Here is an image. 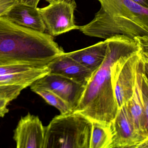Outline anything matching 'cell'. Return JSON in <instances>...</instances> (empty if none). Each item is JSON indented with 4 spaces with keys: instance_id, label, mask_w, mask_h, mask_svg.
I'll return each instance as SVG.
<instances>
[{
    "instance_id": "6da1fadb",
    "label": "cell",
    "mask_w": 148,
    "mask_h": 148,
    "mask_svg": "<svg viewBox=\"0 0 148 148\" xmlns=\"http://www.w3.org/2000/svg\"><path fill=\"white\" fill-rule=\"evenodd\" d=\"M105 58L85 86L81 100L73 112H79L91 121L110 127L118 110L115 95L118 75L126 60L139 51L135 38L116 35L106 39Z\"/></svg>"
},
{
    "instance_id": "7a4b0ae2",
    "label": "cell",
    "mask_w": 148,
    "mask_h": 148,
    "mask_svg": "<svg viewBox=\"0 0 148 148\" xmlns=\"http://www.w3.org/2000/svg\"><path fill=\"white\" fill-rule=\"evenodd\" d=\"M64 53L48 34L0 17V63L47 65Z\"/></svg>"
},
{
    "instance_id": "3957f363",
    "label": "cell",
    "mask_w": 148,
    "mask_h": 148,
    "mask_svg": "<svg viewBox=\"0 0 148 148\" xmlns=\"http://www.w3.org/2000/svg\"><path fill=\"white\" fill-rule=\"evenodd\" d=\"M92 122L79 112L56 116L45 127L43 148H90Z\"/></svg>"
},
{
    "instance_id": "277c9868",
    "label": "cell",
    "mask_w": 148,
    "mask_h": 148,
    "mask_svg": "<svg viewBox=\"0 0 148 148\" xmlns=\"http://www.w3.org/2000/svg\"><path fill=\"white\" fill-rule=\"evenodd\" d=\"M79 30L86 36L105 40L119 35L134 38L148 36V21L128 16H112L99 9L92 21L79 26Z\"/></svg>"
},
{
    "instance_id": "5b68a950",
    "label": "cell",
    "mask_w": 148,
    "mask_h": 148,
    "mask_svg": "<svg viewBox=\"0 0 148 148\" xmlns=\"http://www.w3.org/2000/svg\"><path fill=\"white\" fill-rule=\"evenodd\" d=\"M49 73L47 65L0 63V98L11 102L24 89Z\"/></svg>"
},
{
    "instance_id": "8992f818",
    "label": "cell",
    "mask_w": 148,
    "mask_h": 148,
    "mask_svg": "<svg viewBox=\"0 0 148 148\" xmlns=\"http://www.w3.org/2000/svg\"><path fill=\"white\" fill-rule=\"evenodd\" d=\"M77 7L75 0H58L47 6L38 8L48 34L53 37L79 30L74 21V12Z\"/></svg>"
},
{
    "instance_id": "52a82bcc",
    "label": "cell",
    "mask_w": 148,
    "mask_h": 148,
    "mask_svg": "<svg viewBox=\"0 0 148 148\" xmlns=\"http://www.w3.org/2000/svg\"><path fill=\"white\" fill-rule=\"evenodd\" d=\"M110 127L112 138L109 148H148V141L138 133L125 104L118 109Z\"/></svg>"
},
{
    "instance_id": "ba28073f",
    "label": "cell",
    "mask_w": 148,
    "mask_h": 148,
    "mask_svg": "<svg viewBox=\"0 0 148 148\" xmlns=\"http://www.w3.org/2000/svg\"><path fill=\"white\" fill-rule=\"evenodd\" d=\"M31 85L51 91L66 102L73 112L78 106L85 88L84 86L70 79L51 73L34 81Z\"/></svg>"
},
{
    "instance_id": "9c48e42d",
    "label": "cell",
    "mask_w": 148,
    "mask_h": 148,
    "mask_svg": "<svg viewBox=\"0 0 148 148\" xmlns=\"http://www.w3.org/2000/svg\"><path fill=\"white\" fill-rule=\"evenodd\" d=\"M45 126L39 118L28 113L21 118L14 131L17 148H43Z\"/></svg>"
},
{
    "instance_id": "30bf717a",
    "label": "cell",
    "mask_w": 148,
    "mask_h": 148,
    "mask_svg": "<svg viewBox=\"0 0 148 148\" xmlns=\"http://www.w3.org/2000/svg\"><path fill=\"white\" fill-rule=\"evenodd\" d=\"M141 58L138 52L129 58L122 66L115 84V95L118 109L129 101L134 93L136 75L138 62Z\"/></svg>"
},
{
    "instance_id": "8fae6325",
    "label": "cell",
    "mask_w": 148,
    "mask_h": 148,
    "mask_svg": "<svg viewBox=\"0 0 148 148\" xmlns=\"http://www.w3.org/2000/svg\"><path fill=\"white\" fill-rule=\"evenodd\" d=\"M125 105L138 133L148 141V89L140 88L136 80L132 97Z\"/></svg>"
},
{
    "instance_id": "7c38bea8",
    "label": "cell",
    "mask_w": 148,
    "mask_h": 148,
    "mask_svg": "<svg viewBox=\"0 0 148 148\" xmlns=\"http://www.w3.org/2000/svg\"><path fill=\"white\" fill-rule=\"evenodd\" d=\"M47 66L50 73L64 76L84 86L94 73L69 57L66 53L55 58Z\"/></svg>"
},
{
    "instance_id": "4fadbf2b",
    "label": "cell",
    "mask_w": 148,
    "mask_h": 148,
    "mask_svg": "<svg viewBox=\"0 0 148 148\" xmlns=\"http://www.w3.org/2000/svg\"><path fill=\"white\" fill-rule=\"evenodd\" d=\"M3 16L21 26L41 32H45L46 31L38 8L32 7L19 3Z\"/></svg>"
},
{
    "instance_id": "5bb4252c",
    "label": "cell",
    "mask_w": 148,
    "mask_h": 148,
    "mask_svg": "<svg viewBox=\"0 0 148 148\" xmlns=\"http://www.w3.org/2000/svg\"><path fill=\"white\" fill-rule=\"evenodd\" d=\"M100 9L112 16H125L148 21V8L131 0H97Z\"/></svg>"
},
{
    "instance_id": "9a60e30c",
    "label": "cell",
    "mask_w": 148,
    "mask_h": 148,
    "mask_svg": "<svg viewBox=\"0 0 148 148\" xmlns=\"http://www.w3.org/2000/svg\"><path fill=\"white\" fill-rule=\"evenodd\" d=\"M106 40L81 50L66 54L89 70L94 72L102 64L107 49Z\"/></svg>"
},
{
    "instance_id": "2e32d148",
    "label": "cell",
    "mask_w": 148,
    "mask_h": 148,
    "mask_svg": "<svg viewBox=\"0 0 148 148\" xmlns=\"http://www.w3.org/2000/svg\"><path fill=\"white\" fill-rule=\"evenodd\" d=\"M92 122L90 148H109L112 138L110 127L98 122Z\"/></svg>"
},
{
    "instance_id": "e0dca14e",
    "label": "cell",
    "mask_w": 148,
    "mask_h": 148,
    "mask_svg": "<svg viewBox=\"0 0 148 148\" xmlns=\"http://www.w3.org/2000/svg\"><path fill=\"white\" fill-rule=\"evenodd\" d=\"M30 86L33 92L43 98L49 104L56 107L61 114H68L72 112L71 108L68 104L51 91L32 85Z\"/></svg>"
},
{
    "instance_id": "ac0fdd59",
    "label": "cell",
    "mask_w": 148,
    "mask_h": 148,
    "mask_svg": "<svg viewBox=\"0 0 148 148\" xmlns=\"http://www.w3.org/2000/svg\"><path fill=\"white\" fill-rule=\"evenodd\" d=\"M19 3V0H0V17L5 15Z\"/></svg>"
},
{
    "instance_id": "d6986e66",
    "label": "cell",
    "mask_w": 148,
    "mask_h": 148,
    "mask_svg": "<svg viewBox=\"0 0 148 148\" xmlns=\"http://www.w3.org/2000/svg\"><path fill=\"white\" fill-rule=\"evenodd\" d=\"M10 102L9 100L5 99L0 98V117H3L6 113L8 112L9 110L8 109V104Z\"/></svg>"
},
{
    "instance_id": "ffe728a7",
    "label": "cell",
    "mask_w": 148,
    "mask_h": 148,
    "mask_svg": "<svg viewBox=\"0 0 148 148\" xmlns=\"http://www.w3.org/2000/svg\"><path fill=\"white\" fill-rule=\"evenodd\" d=\"M40 0H19V3L26 5L37 8Z\"/></svg>"
},
{
    "instance_id": "44dd1931",
    "label": "cell",
    "mask_w": 148,
    "mask_h": 148,
    "mask_svg": "<svg viewBox=\"0 0 148 148\" xmlns=\"http://www.w3.org/2000/svg\"><path fill=\"white\" fill-rule=\"evenodd\" d=\"M132 2L143 7L148 8V0H131Z\"/></svg>"
},
{
    "instance_id": "7402d4cb",
    "label": "cell",
    "mask_w": 148,
    "mask_h": 148,
    "mask_svg": "<svg viewBox=\"0 0 148 148\" xmlns=\"http://www.w3.org/2000/svg\"><path fill=\"white\" fill-rule=\"evenodd\" d=\"M47 2H49V3H52V2H54V1H57L58 0H46Z\"/></svg>"
}]
</instances>
